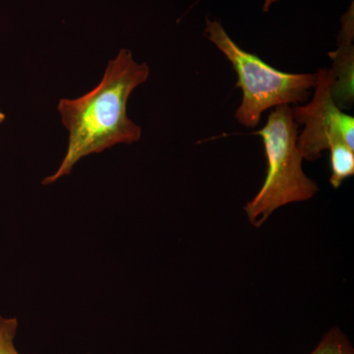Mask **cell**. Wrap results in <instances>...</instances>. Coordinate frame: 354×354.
Returning a JSON list of instances; mask_svg holds the SVG:
<instances>
[{"instance_id": "obj_6", "label": "cell", "mask_w": 354, "mask_h": 354, "mask_svg": "<svg viewBox=\"0 0 354 354\" xmlns=\"http://www.w3.org/2000/svg\"><path fill=\"white\" fill-rule=\"evenodd\" d=\"M330 183L337 189L342 183L354 174V149L344 142H335L329 147Z\"/></svg>"}, {"instance_id": "obj_3", "label": "cell", "mask_w": 354, "mask_h": 354, "mask_svg": "<svg viewBox=\"0 0 354 354\" xmlns=\"http://www.w3.org/2000/svg\"><path fill=\"white\" fill-rule=\"evenodd\" d=\"M205 35L236 72V88H241L242 101L234 116L244 127H257L267 109L308 102L310 90L315 87L316 73H286L274 68L257 55L242 50L218 20L206 17Z\"/></svg>"}, {"instance_id": "obj_2", "label": "cell", "mask_w": 354, "mask_h": 354, "mask_svg": "<svg viewBox=\"0 0 354 354\" xmlns=\"http://www.w3.org/2000/svg\"><path fill=\"white\" fill-rule=\"evenodd\" d=\"M298 127L290 106H281L271 111L262 129L251 133L263 139L268 165L262 187L244 206L255 227H260L277 209L290 203L307 201L319 191L315 181L302 169Z\"/></svg>"}, {"instance_id": "obj_9", "label": "cell", "mask_w": 354, "mask_h": 354, "mask_svg": "<svg viewBox=\"0 0 354 354\" xmlns=\"http://www.w3.org/2000/svg\"><path fill=\"white\" fill-rule=\"evenodd\" d=\"M198 1H200V0H198ZM278 1L279 0H264L263 11H264V12H268V11H269V9L271 8L272 4L276 3V2Z\"/></svg>"}, {"instance_id": "obj_8", "label": "cell", "mask_w": 354, "mask_h": 354, "mask_svg": "<svg viewBox=\"0 0 354 354\" xmlns=\"http://www.w3.org/2000/svg\"><path fill=\"white\" fill-rule=\"evenodd\" d=\"M18 326L17 319L0 316V354H20L14 346Z\"/></svg>"}, {"instance_id": "obj_5", "label": "cell", "mask_w": 354, "mask_h": 354, "mask_svg": "<svg viewBox=\"0 0 354 354\" xmlns=\"http://www.w3.org/2000/svg\"><path fill=\"white\" fill-rule=\"evenodd\" d=\"M354 12L353 2L342 17L341 31L337 36V50L330 53L333 59V99L339 106L349 108L353 104L354 66Z\"/></svg>"}, {"instance_id": "obj_4", "label": "cell", "mask_w": 354, "mask_h": 354, "mask_svg": "<svg viewBox=\"0 0 354 354\" xmlns=\"http://www.w3.org/2000/svg\"><path fill=\"white\" fill-rule=\"evenodd\" d=\"M311 101L292 109L293 120L304 125L297 146L304 160H316L335 142L354 149V118L342 111L333 99L335 83L332 69H319Z\"/></svg>"}, {"instance_id": "obj_1", "label": "cell", "mask_w": 354, "mask_h": 354, "mask_svg": "<svg viewBox=\"0 0 354 354\" xmlns=\"http://www.w3.org/2000/svg\"><path fill=\"white\" fill-rule=\"evenodd\" d=\"M149 74L148 65L135 62L131 51L123 48L109 62L97 87L78 99L60 100L58 113L69 131L68 148L59 169L44 184L69 174L86 156L116 144L139 141L141 127L128 118L127 104L133 91L146 82Z\"/></svg>"}, {"instance_id": "obj_7", "label": "cell", "mask_w": 354, "mask_h": 354, "mask_svg": "<svg viewBox=\"0 0 354 354\" xmlns=\"http://www.w3.org/2000/svg\"><path fill=\"white\" fill-rule=\"evenodd\" d=\"M310 354H354V348L348 335L339 327H334L324 334Z\"/></svg>"}]
</instances>
